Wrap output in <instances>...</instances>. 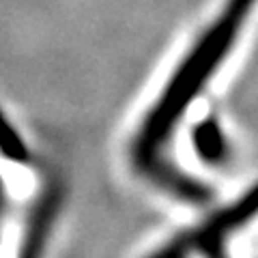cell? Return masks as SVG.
Here are the masks:
<instances>
[{"mask_svg":"<svg viewBox=\"0 0 258 258\" xmlns=\"http://www.w3.org/2000/svg\"><path fill=\"white\" fill-rule=\"evenodd\" d=\"M194 149L207 164H220L228 157V144L215 118H205L194 129Z\"/></svg>","mask_w":258,"mask_h":258,"instance_id":"3957f363","label":"cell"},{"mask_svg":"<svg viewBox=\"0 0 258 258\" xmlns=\"http://www.w3.org/2000/svg\"><path fill=\"white\" fill-rule=\"evenodd\" d=\"M62 185L60 183H47L41 189V194L37 196V200L32 203V209L26 220V228L22 235L20 252L18 258H41L47 237L52 232V226L58 217V211L62 207Z\"/></svg>","mask_w":258,"mask_h":258,"instance_id":"7a4b0ae2","label":"cell"},{"mask_svg":"<svg viewBox=\"0 0 258 258\" xmlns=\"http://www.w3.org/2000/svg\"><path fill=\"white\" fill-rule=\"evenodd\" d=\"M256 13L258 0H222L209 24L198 32L187 54L176 64L174 74L159 93L155 106L151 108L134 140L132 159L136 170L176 198L200 203L209 196V191L203 183L170 164L164 157V147L181 123L189 103L230 58Z\"/></svg>","mask_w":258,"mask_h":258,"instance_id":"6da1fadb","label":"cell"},{"mask_svg":"<svg viewBox=\"0 0 258 258\" xmlns=\"http://www.w3.org/2000/svg\"><path fill=\"white\" fill-rule=\"evenodd\" d=\"M0 155H5L7 159L15 161V164H26L30 159L28 147L24 144L22 136L15 132V127L5 116L3 110H0Z\"/></svg>","mask_w":258,"mask_h":258,"instance_id":"277c9868","label":"cell"},{"mask_svg":"<svg viewBox=\"0 0 258 258\" xmlns=\"http://www.w3.org/2000/svg\"><path fill=\"white\" fill-rule=\"evenodd\" d=\"M200 254H205L207 258H226L224 254V241H209L198 249Z\"/></svg>","mask_w":258,"mask_h":258,"instance_id":"5b68a950","label":"cell"}]
</instances>
